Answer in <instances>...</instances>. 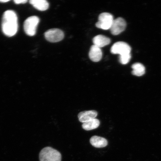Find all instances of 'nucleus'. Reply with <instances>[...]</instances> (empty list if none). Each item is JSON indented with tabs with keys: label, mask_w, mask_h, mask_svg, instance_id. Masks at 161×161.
<instances>
[{
	"label": "nucleus",
	"mask_w": 161,
	"mask_h": 161,
	"mask_svg": "<svg viewBox=\"0 0 161 161\" xmlns=\"http://www.w3.org/2000/svg\"><path fill=\"white\" fill-rule=\"evenodd\" d=\"M114 21L113 16L109 13L101 14L98 17V21L96 23V27L104 30L110 29Z\"/></svg>",
	"instance_id": "nucleus-4"
},
{
	"label": "nucleus",
	"mask_w": 161,
	"mask_h": 161,
	"mask_svg": "<svg viewBox=\"0 0 161 161\" xmlns=\"http://www.w3.org/2000/svg\"><path fill=\"white\" fill-rule=\"evenodd\" d=\"M39 159L40 161H61L62 156L58 150L47 147L40 151Z\"/></svg>",
	"instance_id": "nucleus-2"
},
{
	"label": "nucleus",
	"mask_w": 161,
	"mask_h": 161,
	"mask_svg": "<svg viewBox=\"0 0 161 161\" xmlns=\"http://www.w3.org/2000/svg\"><path fill=\"white\" fill-rule=\"evenodd\" d=\"M46 39L52 43H56L63 40L64 32L59 29H53L48 30L45 33Z\"/></svg>",
	"instance_id": "nucleus-6"
},
{
	"label": "nucleus",
	"mask_w": 161,
	"mask_h": 161,
	"mask_svg": "<svg viewBox=\"0 0 161 161\" xmlns=\"http://www.w3.org/2000/svg\"><path fill=\"white\" fill-rule=\"evenodd\" d=\"M40 19L37 16H31L25 20L24 28L25 32L28 36H33L36 35Z\"/></svg>",
	"instance_id": "nucleus-3"
},
{
	"label": "nucleus",
	"mask_w": 161,
	"mask_h": 161,
	"mask_svg": "<svg viewBox=\"0 0 161 161\" xmlns=\"http://www.w3.org/2000/svg\"><path fill=\"white\" fill-rule=\"evenodd\" d=\"M131 50L130 46L127 43L119 42L112 46L110 51L112 54H119L120 57L130 54Z\"/></svg>",
	"instance_id": "nucleus-5"
},
{
	"label": "nucleus",
	"mask_w": 161,
	"mask_h": 161,
	"mask_svg": "<svg viewBox=\"0 0 161 161\" xmlns=\"http://www.w3.org/2000/svg\"><path fill=\"white\" fill-rule=\"evenodd\" d=\"M131 56L130 54L128 55L120 56L119 57V61L120 63L123 65H125L127 64L130 62Z\"/></svg>",
	"instance_id": "nucleus-15"
},
{
	"label": "nucleus",
	"mask_w": 161,
	"mask_h": 161,
	"mask_svg": "<svg viewBox=\"0 0 161 161\" xmlns=\"http://www.w3.org/2000/svg\"><path fill=\"white\" fill-rule=\"evenodd\" d=\"M89 58L94 62H98L101 60L102 52L101 48L93 45L91 47L89 53Z\"/></svg>",
	"instance_id": "nucleus-9"
},
{
	"label": "nucleus",
	"mask_w": 161,
	"mask_h": 161,
	"mask_svg": "<svg viewBox=\"0 0 161 161\" xmlns=\"http://www.w3.org/2000/svg\"><path fill=\"white\" fill-rule=\"evenodd\" d=\"M100 124L99 120L95 118L84 123L82 125V128L86 130H90L97 128Z\"/></svg>",
	"instance_id": "nucleus-13"
},
{
	"label": "nucleus",
	"mask_w": 161,
	"mask_h": 161,
	"mask_svg": "<svg viewBox=\"0 0 161 161\" xmlns=\"http://www.w3.org/2000/svg\"><path fill=\"white\" fill-rule=\"evenodd\" d=\"M97 114V112L95 110L84 111L79 113L78 117L80 121L84 123L95 119Z\"/></svg>",
	"instance_id": "nucleus-8"
},
{
	"label": "nucleus",
	"mask_w": 161,
	"mask_h": 161,
	"mask_svg": "<svg viewBox=\"0 0 161 161\" xmlns=\"http://www.w3.org/2000/svg\"><path fill=\"white\" fill-rule=\"evenodd\" d=\"M30 3L40 11H45L49 7V4L46 0H30Z\"/></svg>",
	"instance_id": "nucleus-12"
},
{
	"label": "nucleus",
	"mask_w": 161,
	"mask_h": 161,
	"mask_svg": "<svg viewBox=\"0 0 161 161\" xmlns=\"http://www.w3.org/2000/svg\"><path fill=\"white\" fill-rule=\"evenodd\" d=\"M14 2L16 4H24L27 3V1H26V0H14Z\"/></svg>",
	"instance_id": "nucleus-16"
},
{
	"label": "nucleus",
	"mask_w": 161,
	"mask_h": 161,
	"mask_svg": "<svg viewBox=\"0 0 161 161\" xmlns=\"http://www.w3.org/2000/svg\"><path fill=\"white\" fill-rule=\"evenodd\" d=\"M90 141L92 146L96 148H103L108 145V142L106 139L99 136H92Z\"/></svg>",
	"instance_id": "nucleus-10"
},
{
	"label": "nucleus",
	"mask_w": 161,
	"mask_h": 161,
	"mask_svg": "<svg viewBox=\"0 0 161 161\" xmlns=\"http://www.w3.org/2000/svg\"><path fill=\"white\" fill-rule=\"evenodd\" d=\"M9 0H0V3H5L9 2Z\"/></svg>",
	"instance_id": "nucleus-17"
},
{
	"label": "nucleus",
	"mask_w": 161,
	"mask_h": 161,
	"mask_svg": "<svg viewBox=\"0 0 161 161\" xmlns=\"http://www.w3.org/2000/svg\"><path fill=\"white\" fill-rule=\"evenodd\" d=\"M2 29L3 34L9 37H13L17 33L18 17L15 12L11 10L5 12L2 19Z\"/></svg>",
	"instance_id": "nucleus-1"
},
{
	"label": "nucleus",
	"mask_w": 161,
	"mask_h": 161,
	"mask_svg": "<svg viewBox=\"0 0 161 161\" xmlns=\"http://www.w3.org/2000/svg\"><path fill=\"white\" fill-rule=\"evenodd\" d=\"M126 26L125 20L122 18L119 17L114 20L110 30L113 35H118L124 31Z\"/></svg>",
	"instance_id": "nucleus-7"
},
{
	"label": "nucleus",
	"mask_w": 161,
	"mask_h": 161,
	"mask_svg": "<svg viewBox=\"0 0 161 161\" xmlns=\"http://www.w3.org/2000/svg\"><path fill=\"white\" fill-rule=\"evenodd\" d=\"M132 68L133 69L132 74L134 75L140 76L145 73V68L142 64H134L132 65Z\"/></svg>",
	"instance_id": "nucleus-14"
},
{
	"label": "nucleus",
	"mask_w": 161,
	"mask_h": 161,
	"mask_svg": "<svg viewBox=\"0 0 161 161\" xmlns=\"http://www.w3.org/2000/svg\"><path fill=\"white\" fill-rule=\"evenodd\" d=\"M110 42V38L102 35L96 36L93 39L94 45L100 48L109 45Z\"/></svg>",
	"instance_id": "nucleus-11"
}]
</instances>
